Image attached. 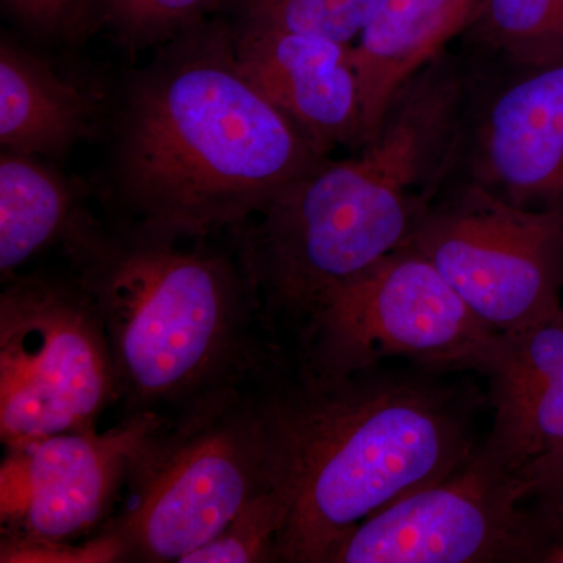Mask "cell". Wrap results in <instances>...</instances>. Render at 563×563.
Returning a JSON list of instances; mask_svg holds the SVG:
<instances>
[{
    "mask_svg": "<svg viewBox=\"0 0 563 563\" xmlns=\"http://www.w3.org/2000/svg\"><path fill=\"white\" fill-rule=\"evenodd\" d=\"M331 157L247 79L235 29L203 21L125 88L113 191L125 220L174 240L235 229Z\"/></svg>",
    "mask_w": 563,
    "mask_h": 563,
    "instance_id": "cell-1",
    "label": "cell"
},
{
    "mask_svg": "<svg viewBox=\"0 0 563 563\" xmlns=\"http://www.w3.org/2000/svg\"><path fill=\"white\" fill-rule=\"evenodd\" d=\"M257 388L269 481L287 503L276 562L329 563L355 526L476 451L454 395L379 366L291 374L274 358Z\"/></svg>",
    "mask_w": 563,
    "mask_h": 563,
    "instance_id": "cell-2",
    "label": "cell"
},
{
    "mask_svg": "<svg viewBox=\"0 0 563 563\" xmlns=\"http://www.w3.org/2000/svg\"><path fill=\"white\" fill-rule=\"evenodd\" d=\"M85 210L62 242L109 339L122 417H173L254 383L274 357L239 261Z\"/></svg>",
    "mask_w": 563,
    "mask_h": 563,
    "instance_id": "cell-3",
    "label": "cell"
},
{
    "mask_svg": "<svg viewBox=\"0 0 563 563\" xmlns=\"http://www.w3.org/2000/svg\"><path fill=\"white\" fill-rule=\"evenodd\" d=\"M258 379L203 396L141 444L128 504L102 528L124 562H180L272 487Z\"/></svg>",
    "mask_w": 563,
    "mask_h": 563,
    "instance_id": "cell-4",
    "label": "cell"
},
{
    "mask_svg": "<svg viewBox=\"0 0 563 563\" xmlns=\"http://www.w3.org/2000/svg\"><path fill=\"white\" fill-rule=\"evenodd\" d=\"M0 292V440L95 432L120 404L106 329L69 280L16 276Z\"/></svg>",
    "mask_w": 563,
    "mask_h": 563,
    "instance_id": "cell-5",
    "label": "cell"
},
{
    "mask_svg": "<svg viewBox=\"0 0 563 563\" xmlns=\"http://www.w3.org/2000/svg\"><path fill=\"white\" fill-rule=\"evenodd\" d=\"M498 331L473 313L420 251L404 244L335 292L299 333L310 372H365L384 358L481 369Z\"/></svg>",
    "mask_w": 563,
    "mask_h": 563,
    "instance_id": "cell-6",
    "label": "cell"
},
{
    "mask_svg": "<svg viewBox=\"0 0 563 563\" xmlns=\"http://www.w3.org/2000/svg\"><path fill=\"white\" fill-rule=\"evenodd\" d=\"M406 244L495 331H521L563 309V213L523 209L454 177Z\"/></svg>",
    "mask_w": 563,
    "mask_h": 563,
    "instance_id": "cell-7",
    "label": "cell"
},
{
    "mask_svg": "<svg viewBox=\"0 0 563 563\" xmlns=\"http://www.w3.org/2000/svg\"><path fill=\"white\" fill-rule=\"evenodd\" d=\"M517 473L484 444L450 476L396 499L340 542L329 563L539 562L554 536Z\"/></svg>",
    "mask_w": 563,
    "mask_h": 563,
    "instance_id": "cell-8",
    "label": "cell"
},
{
    "mask_svg": "<svg viewBox=\"0 0 563 563\" xmlns=\"http://www.w3.org/2000/svg\"><path fill=\"white\" fill-rule=\"evenodd\" d=\"M166 417L124 415L106 432H73L5 446L0 544L76 543L101 531L133 459Z\"/></svg>",
    "mask_w": 563,
    "mask_h": 563,
    "instance_id": "cell-9",
    "label": "cell"
},
{
    "mask_svg": "<svg viewBox=\"0 0 563 563\" xmlns=\"http://www.w3.org/2000/svg\"><path fill=\"white\" fill-rule=\"evenodd\" d=\"M472 63L473 91L455 177L514 206L563 213V60Z\"/></svg>",
    "mask_w": 563,
    "mask_h": 563,
    "instance_id": "cell-10",
    "label": "cell"
},
{
    "mask_svg": "<svg viewBox=\"0 0 563 563\" xmlns=\"http://www.w3.org/2000/svg\"><path fill=\"white\" fill-rule=\"evenodd\" d=\"M247 79L318 150L365 143L361 84L352 46L321 36L233 24Z\"/></svg>",
    "mask_w": 563,
    "mask_h": 563,
    "instance_id": "cell-11",
    "label": "cell"
},
{
    "mask_svg": "<svg viewBox=\"0 0 563 563\" xmlns=\"http://www.w3.org/2000/svg\"><path fill=\"white\" fill-rule=\"evenodd\" d=\"M484 0H380L352 46L361 84L365 143L398 92L461 38ZM363 143V144H365Z\"/></svg>",
    "mask_w": 563,
    "mask_h": 563,
    "instance_id": "cell-12",
    "label": "cell"
},
{
    "mask_svg": "<svg viewBox=\"0 0 563 563\" xmlns=\"http://www.w3.org/2000/svg\"><path fill=\"white\" fill-rule=\"evenodd\" d=\"M90 92L65 79L20 43L0 40V144L3 150L60 158L95 129Z\"/></svg>",
    "mask_w": 563,
    "mask_h": 563,
    "instance_id": "cell-13",
    "label": "cell"
},
{
    "mask_svg": "<svg viewBox=\"0 0 563 563\" xmlns=\"http://www.w3.org/2000/svg\"><path fill=\"white\" fill-rule=\"evenodd\" d=\"M84 203L57 169L33 155H0V274L2 280L41 251L65 240Z\"/></svg>",
    "mask_w": 563,
    "mask_h": 563,
    "instance_id": "cell-14",
    "label": "cell"
},
{
    "mask_svg": "<svg viewBox=\"0 0 563 563\" xmlns=\"http://www.w3.org/2000/svg\"><path fill=\"white\" fill-rule=\"evenodd\" d=\"M481 66L563 60V0H484L461 38Z\"/></svg>",
    "mask_w": 563,
    "mask_h": 563,
    "instance_id": "cell-15",
    "label": "cell"
},
{
    "mask_svg": "<svg viewBox=\"0 0 563 563\" xmlns=\"http://www.w3.org/2000/svg\"><path fill=\"white\" fill-rule=\"evenodd\" d=\"M563 440V363L509 412L495 417L484 448L509 472L553 450Z\"/></svg>",
    "mask_w": 563,
    "mask_h": 563,
    "instance_id": "cell-16",
    "label": "cell"
},
{
    "mask_svg": "<svg viewBox=\"0 0 563 563\" xmlns=\"http://www.w3.org/2000/svg\"><path fill=\"white\" fill-rule=\"evenodd\" d=\"M239 0H92L90 21L129 51L162 46Z\"/></svg>",
    "mask_w": 563,
    "mask_h": 563,
    "instance_id": "cell-17",
    "label": "cell"
},
{
    "mask_svg": "<svg viewBox=\"0 0 563 563\" xmlns=\"http://www.w3.org/2000/svg\"><path fill=\"white\" fill-rule=\"evenodd\" d=\"M380 0H239V24L321 36L354 46Z\"/></svg>",
    "mask_w": 563,
    "mask_h": 563,
    "instance_id": "cell-18",
    "label": "cell"
},
{
    "mask_svg": "<svg viewBox=\"0 0 563 563\" xmlns=\"http://www.w3.org/2000/svg\"><path fill=\"white\" fill-rule=\"evenodd\" d=\"M287 520V503L272 487L244 504L217 537L179 563L276 562V544Z\"/></svg>",
    "mask_w": 563,
    "mask_h": 563,
    "instance_id": "cell-19",
    "label": "cell"
},
{
    "mask_svg": "<svg viewBox=\"0 0 563 563\" xmlns=\"http://www.w3.org/2000/svg\"><path fill=\"white\" fill-rule=\"evenodd\" d=\"M526 499L536 503L537 514L548 528H563V440L518 470Z\"/></svg>",
    "mask_w": 563,
    "mask_h": 563,
    "instance_id": "cell-20",
    "label": "cell"
},
{
    "mask_svg": "<svg viewBox=\"0 0 563 563\" xmlns=\"http://www.w3.org/2000/svg\"><path fill=\"white\" fill-rule=\"evenodd\" d=\"M92 0H2L3 9L31 31L60 33L90 21Z\"/></svg>",
    "mask_w": 563,
    "mask_h": 563,
    "instance_id": "cell-21",
    "label": "cell"
},
{
    "mask_svg": "<svg viewBox=\"0 0 563 563\" xmlns=\"http://www.w3.org/2000/svg\"><path fill=\"white\" fill-rule=\"evenodd\" d=\"M539 562L563 563V528L551 537L550 542L543 548Z\"/></svg>",
    "mask_w": 563,
    "mask_h": 563,
    "instance_id": "cell-22",
    "label": "cell"
}]
</instances>
